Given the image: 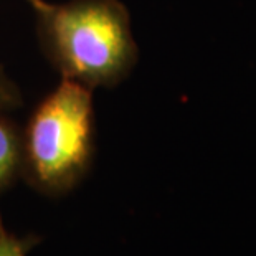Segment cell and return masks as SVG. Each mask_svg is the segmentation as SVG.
I'll return each instance as SVG.
<instances>
[{"instance_id": "1", "label": "cell", "mask_w": 256, "mask_h": 256, "mask_svg": "<svg viewBox=\"0 0 256 256\" xmlns=\"http://www.w3.org/2000/svg\"><path fill=\"white\" fill-rule=\"evenodd\" d=\"M30 7L42 50L62 78L94 91L132 72L139 52L121 0H34Z\"/></svg>"}, {"instance_id": "2", "label": "cell", "mask_w": 256, "mask_h": 256, "mask_svg": "<svg viewBox=\"0 0 256 256\" xmlns=\"http://www.w3.org/2000/svg\"><path fill=\"white\" fill-rule=\"evenodd\" d=\"M94 150L92 90L62 78L22 130V176L40 194L60 197L86 177Z\"/></svg>"}, {"instance_id": "3", "label": "cell", "mask_w": 256, "mask_h": 256, "mask_svg": "<svg viewBox=\"0 0 256 256\" xmlns=\"http://www.w3.org/2000/svg\"><path fill=\"white\" fill-rule=\"evenodd\" d=\"M22 176V130L0 110V195Z\"/></svg>"}, {"instance_id": "4", "label": "cell", "mask_w": 256, "mask_h": 256, "mask_svg": "<svg viewBox=\"0 0 256 256\" xmlns=\"http://www.w3.org/2000/svg\"><path fill=\"white\" fill-rule=\"evenodd\" d=\"M40 243L36 235L18 236L8 232L0 215V256H28V253Z\"/></svg>"}, {"instance_id": "5", "label": "cell", "mask_w": 256, "mask_h": 256, "mask_svg": "<svg viewBox=\"0 0 256 256\" xmlns=\"http://www.w3.org/2000/svg\"><path fill=\"white\" fill-rule=\"evenodd\" d=\"M22 102L24 98H22L20 88L0 64V110L10 112L20 108Z\"/></svg>"}, {"instance_id": "6", "label": "cell", "mask_w": 256, "mask_h": 256, "mask_svg": "<svg viewBox=\"0 0 256 256\" xmlns=\"http://www.w3.org/2000/svg\"><path fill=\"white\" fill-rule=\"evenodd\" d=\"M24 2H26V4H28V5H30L32 2H34V0H24Z\"/></svg>"}]
</instances>
